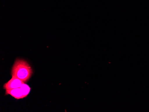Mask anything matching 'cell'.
I'll list each match as a JSON object with an SVG mask.
<instances>
[{"label":"cell","instance_id":"277c9868","mask_svg":"<svg viewBox=\"0 0 149 112\" xmlns=\"http://www.w3.org/2000/svg\"><path fill=\"white\" fill-rule=\"evenodd\" d=\"M20 88L21 89L23 97H24V98L26 97L27 96L29 95L30 91H31V88L29 86V85L24 83L23 84H22V85L21 86Z\"/></svg>","mask_w":149,"mask_h":112},{"label":"cell","instance_id":"3957f363","mask_svg":"<svg viewBox=\"0 0 149 112\" xmlns=\"http://www.w3.org/2000/svg\"><path fill=\"white\" fill-rule=\"evenodd\" d=\"M6 95H10L16 99L24 98L22 92L20 88L6 90Z\"/></svg>","mask_w":149,"mask_h":112},{"label":"cell","instance_id":"7a4b0ae2","mask_svg":"<svg viewBox=\"0 0 149 112\" xmlns=\"http://www.w3.org/2000/svg\"><path fill=\"white\" fill-rule=\"evenodd\" d=\"M24 83V82L16 77L12 76V78L3 85V88L6 90L20 88Z\"/></svg>","mask_w":149,"mask_h":112},{"label":"cell","instance_id":"6da1fadb","mask_svg":"<svg viewBox=\"0 0 149 112\" xmlns=\"http://www.w3.org/2000/svg\"><path fill=\"white\" fill-rule=\"evenodd\" d=\"M32 74L31 67L26 61L22 59L16 60L12 68V76L26 83L30 79Z\"/></svg>","mask_w":149,"mask_h":112}]
</instances>
